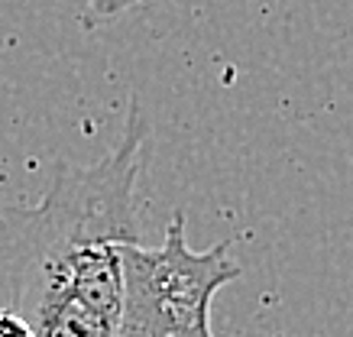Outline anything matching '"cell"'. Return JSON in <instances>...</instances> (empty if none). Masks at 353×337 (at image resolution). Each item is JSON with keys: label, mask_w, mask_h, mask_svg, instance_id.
Segmentation results:
<instances>
[{"label": "cell", "mask_w": 353, "mask_h": 337, "mask_svg": "<svg viewBox=\"0 0 353 337\" xmlns=\"http://www.w3.org/2000/svg\"><path fill=\"white\" fill-rule=\"evenodd\" d=\"M0 337H32L30 321L10 305H0Z\"/></svg>", "instance_id": "7a4b0ae2"}, {"label": "cell", "mask_w": 353, "mask_h": 337, "mask_svg": "<svg viewBox=\"0 0 353 337\" xmlns=\"http://www.w3.org/2000/svg\"><path fill=\"white\" fill-rule=\"evenodd\" d=\"M240 279L230 243L192 250L185 211H175L159 247L127 243L120 253L117 337H214V295Z\"/></svg>", "instance_id": "6da1fadb"}, {"label": "cell", "mask_w": 353, "mask_h": 337, "mask_svg": "<svg viewBox=\"0 0 353 337\" xmlns=\"http://www.w3.org/2000/svg\"><path fill=\"white\" fill-rule=\"evenodd\" d=\"M91 17L97 20H108V17H117V13L130 10V7H137V3H146V0H85Z\"/></svg>", "instance_id": "3957f363"}]
</instances>
